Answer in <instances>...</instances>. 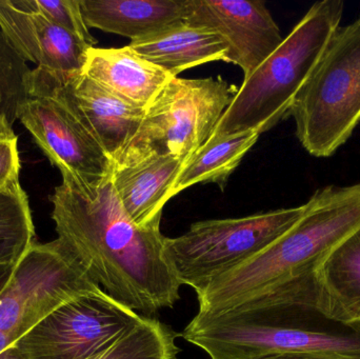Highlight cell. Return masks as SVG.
Segmentation results:
<instances>
[{
  "label": "cell",
  "instance_id": "2e32d148",
  "mask_svg": "<svg viewBox=\"0 0 360 359\" xmlns=\"http://www.w3.org/2000/svg\"><path fill=\"white\" fill-rule=\"evenodd\" d=\"M89 29L130 38L149 37L186 21V0H80Z\"/></svg>",
  "mask_w": 360,
  "mask_h": 359
},
{
  "label": "cell",
  "instance_id": "484cf974",
  "mask_svg": "<svg viewBox=\"0 0 360 359\" xmlns=\"http://www.w3.org/2000/svg\"><path fill=\"white\" fill-rule=\"evenodd\" d=\"M0 107H1V99H0ZM14 136H16V134L13 131L12 126L8 124L4 115L0 113V141Z\"/></svg>",
  "mask_w": 360,
  "mask_h": 359
},
{
  "label": "cell",
  "instance_id": "e0dca14e",
  "mask_svg": "<svg viewBox=\"0 0 360 359\" xmlns=\"http://www.w3.org/2000/svg\"><path fill=\"white\" fill-rule=\"evenodd\" d=\"M129 46L173 77L186 70L212 61H224L228 46L209 27L177 23Z\"/></svg>",
  "mask_w": 360,
  "mask_h": 359
},
{
  "label": "cell",
  "instance_id": "5bb4252c",
  "mask_svg": "<svg viewBox=\"0 0 360 359\" xmlns=\"http://www.w3.org/2000/svg\"><path fill=\"white\" fill-rule=\"evenodd\" d=\"M65 86L80 117L115 162L139 131L146 109L127 103L82 73L65 76Z\"/></svg>",
  "mask_w": 360,
  "mask_h": 359
},
{
  "label": "cell",
  "instance_id": "30bf717a",
  "mask_svg": "<svg viewBox=\"0 0 360 359\" xmlns=\"http://www.w3.org/2000/svg\"><path fill=\"white\" fill-rule=\"evenodd\" d=\"M143 318L103 290L86 293L55 310L14 345L25 359H90Z\"/></svg>",
  "mask_w": 360,
  "mask_h": 359
},
{
  "label": "cell",
  "instance_id": "d6986e66",
  "mask_svg": "<svg viewBox=\"0 0 360 359\" xmlns=\"http://www.w3.org/2000/svg\"><path fill=\"white\" fill-rule=\"evenodd\" d=\"M259 136L256 131L218 136L212 135L182 167L172 197L196 183H217L220 189L224 190L230 175L257 143Z\"/></svg>",
  "mask_w": 360,
  "mask_h": 359
},
{
  "label": "cell",
  "instance_id": "cb8c5ba5",
  "mask_svg": "<svg viewBox=\"0 0 360 359\" xmlns=\"http://www.w3.org/2000/svg\"><path fill=\"white\" fill-rule=\"evenodd\" d=\"M17 136L0 141V190L19 181L18 148Z\"/></svg>",
  "mask_w": 360,
  "mask_h": 359
},
{
  "label": "cell",
  "instance_id": "5b68a950",
  "mask_svg": "<svg viewBox=\"0 0 360 359\" xmlns=\"http://www.w3.org/2000/svg\"><path fill=\"white\" fill-rule=\"evenodd\" d=\"M32 70L18 119L36 145L63 175V183L94 198L109 181L113 162L80 117L65 86V76Z\"/></svg>",
  "mask_w": 360,
  "mask_h": 359
},
{
  "label": "cell",
  "instance_id": "6da1fadb",
  "mask_svg": "<svg viewBox=\"0 0 360 359\" xmlns=\"http://www.w3.org/2000/svg\"><path fill=\"white\" fill-rule=\"evenodd\" d=\"M58 240L109 296L151 318L172 309L182 284L160 226L139 227L127 215L111 178L94 198L61 183L50 197Z\"/></svg>",
  "mask_w": 360,
  "mask_h": 359
},
{
  "label": "cell",
  "instance_id": "ffe728a7",
  "mask_svg": "<svg viewBox=\"0 0 360 359\" xmlns=\"http://www.w3.org/2000/svg\"><path fill=\"white\" fill-rule=\"evenodd\" d=\"M27 193L19 181L0 190V267H16L35 244Z\"/></svg>",
  "mask_w": 360,
  "mask_h": 359
},
{
  "label": "cell",
  "instance_id": "7402d4cb",
  "mask_svg": "<svg viewBox=\"0 0 360 359\" xmlns=\"http://www.w3.org/2000/svg\"><path fill=\"white\" fill-rule=\"evenodd\" d=\"M32 70L0 31V113L13 126L27 98Z\"/></svg>",
  "mask_w": 360,
  "mask_h": 359
},
{
  "label": "cell",
  "instance_id": "9c48e42d",
  "mask_svg": "<svg viewBox=\"0 0 360 359\" xmlns=\"http://www.w3.org/2000/svg\"><path fill=\"white\" fill-rule=\"evenodd\" d=\"M101 290L60 240L35 242L0 292V332L15 344L68 301Z\"/></svg>",
  "mask_w": 360,
  "mask_h": 359
},
{
  "label": "cell",
  "instance_id": "8fae6325",
  "mask_svg": "<svg viewBox=\"0 0 360 359\" xmlns=\"http://www.w3.org/2000/svg\"><path fill=\"white\" fill-rule=\"evenodd\" d=\"M186 22L209 27L228 46L224 61L249 78L283 44L281 30L262 1L186 0Z\"/></svg>",
  "mask_w": 360,
  "mask_h": 359
},
{
  "label": "cell",
  "instance_id": "7a4b0ae2",
  "mask_svg": "<svg viewBox=\"0 0 360 359\" xmlns=\"http://www.w3.org/2000/svg\"><path fill=\"white\" fill-rule=\"evenodd\" d=\"M304 206L300 221L276 242L197 295V315H219L243 303L319 309L323 261L360 228V183L321 188Z\"/></svg>",
  "mask_w": 360,
  "mask_h": 359
},
{
  "label": "cell",
  "instance_id": "d4e9b609",
  "mask_svg": "<svg viewBox=\"0 0 360 359\" xmlns=\"http://www.w3.org/2000/svg\"><path fill=\"white\" fill-rule=\"evenodd\" d=\"M260 359H340L331 356L317 355V354L287 353L276 354V355L266 356Z\"/></svg>",
  "mask_w": 360,
  "mask_h": 359
},
{
  "label": "cell",
  "instance_id": "9a60e30c",
  "mask_svg": "<svg viewBox=\"0 0 360 359\" xmlns=\"http://www.w3.org/2000/svg\"><path fill=\"white\" fill-rule=\"evenodd\" d=\"M82 74L135 107L147 109L172 79L168 72L124 48H89Z\"/></svg>",
  "mask_w": 360,
  "mask_h": 359
},
{
  "label": "cell",
  "instance_id": "52a82bcc",
  "mask_svg": "<svg viewBox=\"0 0 360 359\" xmlns=\"http://www.w3.org/2000/svg\"><path fill=\"white\" fill-rule=\"evenodd\" d=\"M304 210L302 204L240 218L198 221L179 237L167 238V251L181 284L198 295L216 278L276 242Z\"/></svg>",
  "mask_w": 360,
  "mask_h": 359
},
{
  "label": "cell",
  "instance_id": "8992f818",
  "mask_svg": "<svg viewBox=\"0 0 360 359\" xmlns=\"http://www.w3.org/2000/svg\"><path fill=\"white\" fill-rule=\"evenodd\" d=\"M296 136L315 157H329L360 120V17L340 27L290 109Z\"/></svg>",
  "mask_w": 360,
  "mask_h": 359
},
{
  "label": "cell",
  "instance_id": "4fadbf2b",
  "mask_svg": "<svg viewBox=\"0 0 360 359\" xmlns=\"http://www.w3.org/2000/svg\"><path fill=\"white\" fill-rule=\"evenodd\" d=\"M184 164L179 157L156 152L126 156L114 162V192L135 225L160 226L162 211L172 198Z\"/></svg>",
  "mask_w": 360,
  "mask_h": 359
},
{
  "label": "cell",
  "instance_id": "3957f363",
  "mask_svg": "<svg viewBox=\"0 0 360 359\" xmlns=\"http://www.w3.org/2000/svg\"><path fill=\"white\" fill-rule=\"evenodd\" d=\"M181 337L210 359L287 353L360 359V324H340L316 308L300 306L245 303L219 315L196 314Z\"/></svg>",
  "mask_w": 360,
  "mask_h": 359
},
{
  "label": "cell",
  "instance_id": "277c9868",
  "mask_svg": "<svg viewBox=\"0 0 360 359\" xmlns=\"http://www.w3.org/2000/svg\"><path fill=\"white\" fill-rule=\"evenodd\" d=\"M342 0L313 4L279 48L238 89L214 136L245 131L262 134L289 116L294 99L340 27Z\"/></svg>",
  "mask_w": 360,
  "mask_h": 359
},
{
  "label": "cell",
  "instance_id": "ba28073f",
  "mask_svg": "<svg viewBox=\"0 0 360 359\" xmlns=\"http://www.w3.org/2000/svg\"><path fill=\"white\" fill-rule=\"evenodd\" d=\"M237 92L236 86L220 76L172 78L146 109L139 131L116 160L156 152L186 164L213 135Z\"/></svg>",
  "mask_w": 360,
  "mask_h": 359
},
{
  "label": "cell",
  "instance_id": "603a6c76",
  "mask_svg": "<svg viewBox=\"0 0 360 359\" xmlns=\"http://www.w3.org/2000/svg\"><path fill=\"white\" fill-rule=\"evenodd\" d=\"M19 8L37 13L61 29L84 40L90 46L97 44L86 27L80 0H13Z\"/></svg>",
  "mask_w": 360,
  "mask_h": 359
},
{
  "label": "cell",
  "instance_id": "44dd1931",
  "mask_svg": "<svg viewBox=\"0 0 360 359\" xmlns=\"http://www.w3.org/2000/svg\"><path fill=\"white\" fill-rule=\"evenodd\" d=\"M176 334L153 318H145L107 351L90 359H179Z\"/></svg>",
  "mask_w": 360,
  "mask_h": 359
},
{
  "label": "cell",
  "instance_id": "4316f807",
  "mask_svg": "<svg viewBox=\"0 0 360 359\" xmlns=\"http://www.w3.org/2000/svg\"><path fill=\"white\" fill-rule=\"evenodd\" d=\"M0 359H25L22 354L17 349L16 346L13 344L10 347L0 352Z\"/></svg>",
  "mask_w": 360,
  "mask_h": 359
},
{
  "label": "cell",
  "instance_id": "83f0119b",
  "mask_svg": "<svg viewBox=\"0 0 360 359\" xmlns=\"http://www.w3.org/2000/svg\"><path fill=\"white\" fill-rule=\"evenodd\" d=\"M13 345L12 341L4 333L0 332V352L4 351L6 348Z\"/></svg>",
  "mask_w": 360,
  "mask_h": 359
},
{
  "label": "cell",
  "instance_id": "7c38bea8",
  "mask_svg": "<svg viewBox=\"0 0 360 359\" xmlns=\"http://www.w3.org/2000/svg\"><path fill=\"white\" fill-rule=\"evenodd\" d=\"M0 31L25 61L69 75L82 73L89 48H94L13 0H0Z\"/></svg>",
  "mask_w": 360,
  "mask_h": 359
},
{
  "label": "cell",
  "instance_id": "ac0fdd59",
  "mask_svg": "<svg viewBox=\"0 0 360 359\" xmlns=\"http://www.w3.org/2000/svg\"><path fill=\"white\" fill-rule=\"evenodd\" d=\"M319 309L340 324H360V228L323 261L319 273Z\"/></svg>",
  "mask_w": 360,
  "mask_h": 359
}]
</instances>
